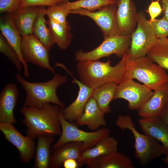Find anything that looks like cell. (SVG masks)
<instances>
[{"label": "cell", "mask_w": 168, "mask_h": 168, "mask_svg": "<svg viewBox=\"0 0 168 168\" xmlns=\"http://www.w3.org/2000/svg\"><path fill=\"white\" fill-rule=\"evenodd\" d=\"M37 138L33 167L49 168L51 156V145L54 138L53 136L46 135L40 136Z\"/></svg>", "instance_id": "obj_24"}, {"label": "cell", "mask_w": 168, "mask_h": 168, "mask_svg": "<svg viewBox=\"0 0 168 168\" xmlns=\"http://www.w3.org/2000/svg\"><path fill=\"white\" fill-rule=\"evenodd\" d=\"M154 91L133 79H126L118 85L114 100L122 99L128 102V108L139 110L151 98Z\"/></svg>", "instance_id": "obj_9"}, {"label": "cell", "mask_w": 168, "mask_h": 168, "mask_svg": "<svg viewBox=\"0 0 168 168\" xmlns=\"http://www.w3.org/2000/svg\"><path fill=\"white\" fill-rule=\"evenodd\" d=\"M84 150L82 142H70L64 144L51 153L49 168H60L68 159L77 160Z\"/></svg>", "instance_id": "obj_22"}, {"label": "cell", "mask_w": 168, "mask_h": 168, "mask_svg": "<svg viewBox=\"0 0 168 168\" xmlns=\"http://www.w3.org/2000/svg\"><path fill=\"white\" fill-rule=\"evenodd\" d=\"M65 70L73 78V82L76 83L79 88L76 99L63 110L62 114L64 118L72 122L76 121L82 114L86 104L92 96L94 89L76 79L67 68Z\"/></svg>", "instance_id": "obj_14"}, {"label": "cell", "mask_w": 168, "mask_h": 168, "mask_svg": "<svg viewBox=\"0 0 168 168\" xmlns=\"http://www.w3.org/2000/svg\"><path fill=\"white\" fill-rule=\"evenodd\" d=\"M65 168H77L78 167L77 160L74 159H69L66 160L63 163Z\"/></svg>", "instance_id": "obj_36"}, {"label": "cell", "mask_w": 168, "mask_h": 168, "mask_svg": "<svg viewBox=\"0 0 168 168\" xmlns=\"http://www.w3.org/2000/svg\"><path fill=\"white\" fill-rule=\"evenodd\" d=\"M162 10L164 12L163 17L168 21V0L162 1Z\"/></svg>", "instance_id": "obj_38"}, {"label": "cell", "mask_w": 168, "mask_h": 168, "mask_svg": "<svg viewBox=\"0 0 168 168\" xmlns=\"http://www.w3.org/2000/svg\"><path fill=\"white\" fill-rule=\"evenodd\" d=\"M117 2V0H78L62 2L60 4L71 11L81 9L95 11L106 6L116 4Z\"/></svg>", "instance_id": "obj_28"}, {"label": "cell", "mask_w": 168, "mask_h": 168, "mask_svg": "<svg viewBox=\"0 0 168 168\" xmlns=\"http://www.w3.org/2000/svg\"><path fill=\"white\" fill-rule=\"evenodd\" d=\"M160 1H164V0H159Z\"/></svg>", "instance_id": "obj_40"}, {"label": "cell", "mask_w": 168, "mask_h": 168, "mask_svg": "<svg viewBox=\"0 0 168 168\" xmlns=\"http://www.w3.org/2000/svg\"><path fill=\"white\" fill-rule=\"evenodd\" d=\"M0 29L1 34L17 54L22 64L24 76L28 77L29 74L28 66L23 57L21 49L22 37L11 14H7L1 17Z\"/></svg>", "instance_id": "obj_13"}, {"label": "cell", "mask_w": 168, "mask_h": 168, "mask_svg": "<svg viewBox=\"0 0 168 168\" xmlns=\"http://www.w3.org/2000/svg\"><path fill=\"white\" fill-rule=\"evenodd\" d=\"M21 0H0L1 13L12 14L20 6Z\"/></svg>", "instance_id": "obj_34"}, {"label": "cell", "mask_w": 168, "mask_h": 168, "mask_svg": "<svg viewBox=\"0 0 168 168\" xmlns=\"http://www.w3.org/2000/svg\"><path fill=\"white\" fill-rule=\"evenodd\" d=\"M46 23L54 43L60 49H66L70 45L72 37L69 24L63 25L49 19Z\"/></svg>", "instance_id": "obj_26"}, {"label": "cell", "mask_w": 168, "mask_h": 168, "mask_svg": "<svg viewBox=\"0 0 168 168\" xmlns=\"http://www.w3.org/2000/svg\"><path fill=\"white\" fill-rule=\"evenodd\" d=\"M125 78L136 79L152 91L168 82L166 70L147 56L134 59L128 57Z\"/></svg>", "instance_id": "obj_5"}, {"label": "cell", "mask_w": 168, "mask_h": 168, "mask_svg": "<svg viewBox=\"0 0 168 168\" xmlns=\"http://www.w3.org/2000/svg\"><path fill=\"white\" fill-rule=\"evenodd\" d=\"M0 52L11 60L18 71L22 69V64L17 54L1 34L0 35Z\"/></svg>", "instance_id": "obj_31"}, {"label": "cell", "mask_w": 168, "mask_h": 168, "mask_svg": "<svg viewBox=\"0 0 168 168\" xmlns=\"http://www.w3.org/2000/svg\"><path fill=\"white\" fill-rule=\"evenodd\" d=\"M116 17L120 35H131L135 29L138 13L131 0H118Z\"/></svg>", "instance_id": "obj_15"}, {"label": "cell", "mask_w": 168, "mask_h": 168, "mask_svg": "<svg viewBox=\"0 0 168 168\" xmlns=\"http://www.w3.org/2000/svg\"><path fill=\"white\" fill-rule=\"evenodd\" d=\"M160 1H152L149 5L147 12L150 16V21L153 20L161 12L162 9L159 3Z\"/></svg>", "instance_id": "obj_35"}, {"label": "cell", "mask_w": 168, "mask_h": 168, "mask_svg": "<svg viewBox=\"0 0 168 168\" xmlns=\"http://www.w3.org/2000/svg\"><path fill=\"white\" fill-rule=\"evenodd\" d=\"M105 114L91 96L86 104L82 114L76 121V124L85 125L91 130L96 131L100 126L106 125Z\"/></svg>", "instance_id": "obj_18"}, {"label": "cell", "mask_w": 168, "mask_h": 168, "mask_svg": "<svg viewBox=\"0 0 168 168\" xmlns=\"http://www.w3.org/2000/svg\"><path fill=\"white\" fill-rule=\"evenodd\" d=\"M46 8L40 7L33 27L32 34L49 50L54 43L45 19Z\"/></svg>", "instance_id": "obj_25"}, {"label": "cell", "mask_w": 168, "mask_h": 168, "mask_svg": "<svg viewBox=\"0 0 168 168\" xmlns=\"http://www.w3.org/2000/svg\"><path fill=\"white\" fill-rule=\"evenodd\" d=\"M70 0H21L19 7L30 6L49 7L58 4L68 2Z\"/></svg>", "instance_id": "obj_33"}, {"label": "cell", "mask_w": 168, "mask_h": 168, "mask_svg": "<svg viewBox=\"0 0 168 168\" xmlns=\"http://www.w3.org/2000/svg\"><path fill=\"white\" fill-rule=\"evenodd\" d=\"M59 120L62 133L59 139L52 146L51 153L64 144L70 142L83 143L85 150L93 147L100 141L109 136L110 133V129L105 127L93 132L82 130L78 128L76 124L66 120L62 112L60 115Z\"/></svg>", "instance_id": "obj_6"}, {"label": "cell", "mask_w": 168, "mask_h": 168, "mask_svg": "<svg viewBox=\"0 0 168 168\" xmlns=\"http://www.w3.org/2000/svg\"><path fill=\"white\" fill-rule=\"evenodd\" d=\"M118 142L114 137L107 136L93 147L83 151L77 160L78 167L87 165L96 158L118 151Z\"/></svg>", "instance_id": "obj_17"}, {"label": "cell", "mask_w": 168, "mask_h": 168, "mask_svg": "<svg viewBox=\"0 0 168 168\" xmlns=\"http://www.w3.org/2000/svg\"><path fill=\"white\" fill-rule=\"evenodd\" d=\"M116 125L122 130L128 129L132 133L135 143L134 155L142 164L148 163L168 152V149L158 141L146 134L139 133L128 115H120L115 121Z\"/></svg>", "instance_id": "obj_4"}, {"label": "cell", "mask_w": 168, "mask_h": 168, "mask_svg": "<svg viewBox=\"0 0 168 168\" xmlns=\"http://www.w3.org/2000/svg\"><path fill=\"white\" fill-rule=\"evenodd\" d=\"M127 59L126 53L114 66L109 59L78 61L76 68L81 81L94 89L108 83L118 85L125 80Z\"/></svg>", "instance_id": "obj_2"}, {"label": "cell", "mask_w": 168, "mask_h": 168, "mask_svg": "<svg viewBox=\"0 0 168 168\" xmlns=\"http://www.w3.org/2000/svg\"><path fill=\"white\" fill-rule=\"evenodd\" d=\"M117 4L107 5L96 11L79 9L71 12L75 14L88 17L92 20L100 28L104 39L120 35L118 26Z\"/></svg>", "instance_id": "obj_10"}, {"label": "cell", "mask_w": 168, "mask_h": 168, "mask_svg": "<svg viewBox=\"0 0 168 168\" xmlns=\"http://www.w3.org/2000/svg\"><path fill=\"white\" fill-rule=\"evenodd\" d=\"M147 56L153 62L168 70V38L160 39V41L149 50Z\"/></svg>", "instance_id": "obj_29"}, {"label": "cell", "mask_w": 168, "mask_h": 168, "mask_svg": "<svg viewBox=\"0 0 168 168\" xmlns=\"http://www.w3.org/2000/svg\"><path fill=\"white\" fill-rule=\"evenodd\" d=\"M40 7L18 8L12 14L15 24L22 38L32 34L34 24Z\"/></svg>", "instance_id": "obj_20"}, {"label": "cell", "mask_w": 168, "mask_h": 168, "mask_svg": "<svg viewBox=\"0 0 168 168\" xmlns=\"http://www.w3.org/2000/svg\"><path fill=\"white\" fill-rule=\"evenodd\" d=\"M131 40V35H118L105 38L99 45L91 51L77 52L75 59L78 61L96 60L112 54L122 58L129 49Z\"/></svg>", "instance_id": "obj_8"}, {"label": "cell", "mask_w": 168, "mask_h": 168, "mask_svg": "<svg viewBox=\"0 0 168 168\" xmlns=\"http://www.w3.org/2000/svg\"><path fill=\"white\" fill-rule=\"evenodd\" d=\"M159 117L168 125V103L164 108Z\"/></svg>", "instance_id": "obj_37"}, {"label": "cell", "mask_w": 168, "mask_h": 168, "mask_svg": "<svg viewBox=\"0 0 168 168\" xmlns=\"http://www.w3.org/2000/svg\"><path fill=\"white\" fill-rule=\"evenodd\" d=\"M150 26L156 36L158 39L168 36V21L163 16L160 19L148 21Z\"/></svg>", "instance_id": "obj_32"}, {"label": "cell", "mask_w": 168, "mask_h": 168, "mask_svg": "<svg viewBox=\"0 0 168 168\" xmlns=\"http://www.w3.org/2000/svg\"><path fill=\"white\" fill-rule=\"evenodd\" d=\"M0 130L6 140L18 150L21 161L25 163L30 162L35 153L34 139L22 135L11 123H0Z\"/></svg>", "instance_id": "obj_12"}, {"label": "cell", "mask_w": 168, "mask_h": 168, "mask_svg": "<svg viewBox=\"0 0 168 168\" xmlns=\"http://www.w3.org/2000/svg\"><path fill=\"white\" fill-rule=\"evenodd\" d=\"M16 77L26 92L23 106L38 107L49 103L64 108V104L59 99L56 90L59 86L67 82L66 76L56 74L48 81L33 82L24 79L19 73L16 74Z\"/></svg>", "instance_id": "obj_3"}, {"label": "cell", "mask_w": 168, "mask_h": 168, "mask_svg": "<svg viewBox=\"0 0 168 168\" xmlns=\"http://www.w3.org/2000/svg\"><path fill=\"white\" fill-rule=\"evenodd\" d=\"M21 49L27 63L37 65L54 74V68L49 63V50L33 34L22 38Z\"/></svg>", "instance_id": "obj_11"}, {"label": "cell", "mask_w": 168, "mask_h": 168, "mask_svg": "<svg viewBox=\"0 0 168 168\" xmlns=\"http://www.w3.org/2000/svg\"><path fill=\"white\" fill-rule=\"evenodd\" d=\"M138 123L144 134L160 142L168 150V125L159 116L142 118Z\"/></svg>", "instance_id": "obj_21"}, {"label": "cell", "mask_w": 168, "mask_h": 168, "mask_svg": "<svg viewBox=\"0 0 168 168\" xmlns=\"http://www.w3.org/2000/svg\"><path fill=\"white\" fill-rule=\"evenodd\" d=\"M60 3L48 7L46 8V15L49 19L55 22L67 25L69 24L67 20V17L71 14V11L63 7Z\"/></svg>", "instance_id": "obj_30"}, {"label": "cell", "mask_w": 168, "mask_h": 168, "mask_svg": "<svg viewBox=\"0 0 168 168\" xmlns=\"http://www.w3.org/2000/svg\"><path fill=\"white\" fill-rule=\"evenodd\" d=\"M86 165L88 168H134L131 159L118 151L99 157Z\"/></svg>", "instance_id": "obj_23"}, {"label": "cell", "mask_w": 168, "mask_h": 168, "mask_svg": "<svg viewBox=\"0 0 168 168\" xmlns=\"http://www.w3.org/2000/svg\"><path fill=\"white\" fill-rule=\"evenodd\" d=\"M18 89L15 84L6 85L0 95V123L16 122L14 114L18 95Z\"/></svg>", "instance_id": "obj_16"}, {"label": "cell", "mask_w": 168, "mask_h": 168, "mask_svg": "<svg viewBox=\"0 0 168 168\" xmlns=\"http://www.w3.org/2000/svg\"><path fill=\"white\" fill-rule=\"evenodd\" d=\"M63 108L49 103L38 107L23 105L20 110L24 117L21 122L27 128V135L33 139L41 135H60L59 116Z\"/></svg>", "instance_id": "obj_1"}, {"label": "cell", "mask_w": 168, "mask_h": 168, "mask_svg": "<svg viewBox=\"0 0 168 168\" xmlns=\"http://www.w3.org/2000/svg\"><path fill=\"white\" fill-rule=\"evenodd\" d=\"M161 159L165 164L168 165V152L165 155V156L162 157Z\"/></svg>", "instance_id": "obj_39"}, {"label": "cell", "mask_w": 168, "mask_h": 168, "mask_svg": "<svg viewBox=\"0 0 168 168\" xmlns=\"http://www.w3.org/2000/svg\"><path fill=\"white\" fill-rule=\"evenodd\" d=\"M118 85L108 83L93 90L92 97L105 114L111 112L110 104L114 99Z\"/></svg>", "instance_id": "obj_27"}, {"label": "cell", "mask_w": 168, "mask_h": 168, "mask_svg": "<svg viewBox=\"0 0 168 168\" xmlns=\"http://www.w3.org/2000/svg\"><path fill=\"white\" fill-rule=\"evenodd\" d=\"M168 103V82L154 91L153 95L138 111L142 118L158 117Z\"/></svg>", "instance_id": "obj_19"}, {"label": "cell", "mask_w": 168, "mask_h": 168, "mask_svg": "<svg viewBox=\"0 0 168 168\" xmlns=\"http://www.w3.org/2000/svg\"><path fill=\"white\" fill-rule=\"evenodd\" d=\"M137 23L136 28L131 34L130 45L127 53L130 59L147 56L151 49L160 40L155 35L143 12L138 13Z\"/></svg>", "instance_id": "obj_7"}]
</instances>
